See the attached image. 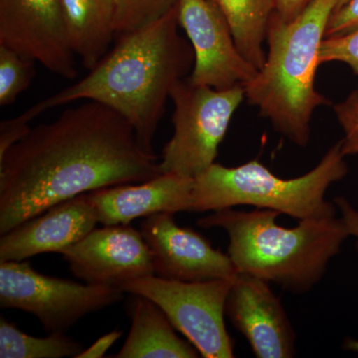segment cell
I'll return each mask as SVG.
<instances>
[{"label":"cell","instance_id":"cell-1","mask_svg":"<svg viewBox=\"0 0 358 358\" xmlns=\"http://www.w3.org/2000/svg\"><path fill=\"white\" fill-rule=\"evenodd\" d=\"M159 174V157L124 117L85 101L33 127L0 159V234L78 195Z\"/></svg>","mask_w":358,"mask_h":358},{"label":"cell","instance_id":"cell-2","mask_svg":"<svg viewBox=\"0 0 358 358\" xmlns=\"http://www.w3.org/2000/svg\"><path fill=\"white\" fill-rule=\"evenodd\" d=\"M179 28L176 6L152 24L117 37L114 48L86 76L35 103L20 117L30 124L47 110L94 101L124 117L141 147L154 152L152 140L171 90L194 66L192 44L181 36Z\"/></svg>","mask_w":358,"mask_h":358},{"label":"cell","instance_id":"cell-3","mask_svg":"<svg viewBox=\"0 0 358 358\" xmlns=\"http://www.w3.org/2000/svg\"><path fill=\"white\" fill-rule=\"evenodd\" d=\"M278 211L224 208L199 219L200 227L227 233V254L238 274L254 275L294 294L307 293L350 236L341 217L313 218L286 228Z\"/></svg>","mask_w":358,"mask_h":358},{"label":"cell","instance_id":"cell-4","mask_svg":"<svg viewBox=\"0 0 358 358\" xmlns=\"http://www.w3.org/2000/svg\"><path fill=\"white\" fill-rule=\"evenodd\" d=\"M336 0H313L300 16L268 23L266 62L244 86L245 98L278 133L301 148L310 138L313 112L329 100L315 89L320 49Z\"/></svg>","mask_w":358,"mask_h":358},{"label":"cell","instance_id":"cell-5","mask_svg":"<svg viewBox=\"0 0 358 358\" xmlns=\"http://www.w3.org/2000/svg\"><path fill=\"white\" fill-rule=\"evenodd\" d=\"M341 141L329 148L319 164L303 176L282 178L258 160L236 167L213 164L194 178L192 212L249 205L294 219L334 217L338 208L326 199L327 189L348 176Z\"/></svg>","mask_w":358,"mask_h":358},{"label":"cell","instance_id":"cell-6","mask_svg":"<svg viewBox=\"0 0 358 358\" xmlns=\"http://www.w3.org/2000/svg\"><path fill=\"white\" fill-rule=\"evenodd\" d=\"M245 98L243 86L218 90L193 83L189 76L171 90L173 138L164 145L159 169L195 178L215 164L219 145Z\"/></svg>","mask_w":358,"mask_h":358},{"label":"cell","instance_id":"cell-7","mask_svg":"<svg viewBox=\"0 0 358 358\" xmlns=\"http://www.w3.org/2000/svg\"><path fill=\"white\" fill-rule=\"evenodd\" d=\"M113 287L79 284L33 270L27 261L0 264V306L36 317L48 334H65L89 313L124 299Z\"/></svg>","mask_w":358,"mask_h":358},{"label":"cell","instance_id":"cell-8","mask_svg":"<svg viewBox=\"0 0 358 358\" xmlns=\"http://www.w3.org/2000/svg\"><path fill=\"white\" fill-rule=\"evenodd\" d=\"M233 282L221 279L182 282L152 275L124 284L121 289L155 301L201 357L232 358L234 345L224 315Z\"/></svg>","mask_w":358,"mask_h":358},{"label":"cell","instance_id":"cell-9","mask_svg":"<svg viewBox=\"0 0 358 358\" xmlns=\"http://www.w3.org/2000/svg\"><path fill=\"white\" fill-rule=\"evenodd\" d=\"M179 27L194 51L193 83L225 90L245 86L258 72L238 50L230 26L212 0H178Z\"/></svg>","mask_w":358,"mask_h":358},{"label":"cell","instance_id":"cell-10","mask_svg":"<svg viewBox=\"0 0 358 358\" xmlns=\"http://www.w3.org/2000/svg\"><path fill=\"white\" fill-rule=\"evenodd\" d=\"M0 44L57 76H77L60 0H0Z\"/></svg>","mask_w":358,"mask_h":358},{"label":"cell","instance_id":"cell-11","mask_svg":"<svg viewBox=\"0 0 358 358\" xmlns=\"http://www.w3.org/2000/svg\"><path fill=\"white\" fill-rule=\"evenodd\" d=\"M60 254L71 272L90 285L121 289L129 282L155 275L147 242L129 224L95 228Z\"/></svg>","mask_w":358,"mask_h":358},{"label":"cell","instance_id":"cell-12","mask_svg":"<svg viewBox=\"0 0 358 358\" xmlns=\"http://www.w3.org/2000/svg\"><path fill=\"white\" fill-rule=\"evenodd\" d=\"M173 215L157 213L141 223L155 275L182 282L236 279L238 273L229 255L213 248L196 231L178 226Z\"/></svg>","mask_w":358,"mask_h":358},{"label":"cell","instance_id":"cell-13","mask_svg":"<svg viewBox=\"0 0 358 358\" xmlns=\"http://www.w3.org/2000/svg\"><path fill=\"white\" fill-rule=\"evenodd\" d=\"M225 315L247 339L256 357L291 358L296 355V331L270 282L238 274L226 301Z\"/></svg>","mask_w":358,"mask_h":358},{"label":"cell","instance_id":"cell-14","mask_svg":"<svg viewBox=\"0 0 358 358\" xmlns=\"http://www.w3.org/2000/svg\"><path fill=\"white\" fill-rule=\"evenodd\" d=\"M96 223L88 193L65 200L2 234L0 262L24 261L50 252L61 253L95 229Z\"/></svg>","mask_w":358,"mask_h":358},{"label":"cell","instance_id":"cell-15","mask_svg":"<svg viewBox=\"0 0 358 358\" xmlns=\"http://www.w3.org/2000/svg\"><path fill=\"white\" fill-rule=\"evenodd\" d=\"M194 178L162 173L145 182L109 186L88 192L99 223L129 224L157 213L192 212Z\"/></svg>","mask_w":358,"mask_h":358},{"label":"cell","instance_id":"cell-16","mask_svg":"<svg viewBox=\"0 0 358 358\" xmlns=\"http://www.w3.org/2000/svg\"><path fill=\"white\" fill-rule=\"evenodd\" d=\"M129 303L131 327L117 358H195L199 350L179 338L166 313L141 294Z\"/></svg>","mask_w":358,"mask_h":358},{"label":"cell","instance_id":"cell-17","mask_svg":"<svg viewBox=\"0 0 358 358\" xmlns=\"http://www.w3.org/2000/svg\"><path fill=\"white\" fill-rule=\"evenodd\" d=\"M71 48L87 70L110 51L115 38L110 0H60Z\"/></svg>","mask_w":358,"mask_h":358},{"label":"cell","instance_id":"cell-18","mask_svg":"<svg viewBox=\"0 0 358 358\" xmlns=\"http://www.w3.org/2000/svg\"><path fill=\"white\" fill-rule=\"evenodd\" d=\"M230 26L238 50L260 70L266 62L263 44L268 23L275 11V0H212Z\"/></svg>","mask_w":358,"mask_h":358},{"label":"cell","instance_id":"cell-19","mask_svg":"<svg viewBox=\"0 0 358 358\" xmlns=\"http://www.w3.org/2000/svg\"><path fill=\"white\" fill-rule=\"evenodd\" d=\"M83 350L81 343L65 334H49L45 338H37L23 333L3 317L0 320L1 358H77Z\"/></svg>","mask_w":358,"mask_h":358},{"label":"cell","instance_id":"cell-20","mask_svg":"<svg viewBox=\"0 0 358 358\" xmlns=\"http://www.w3.org/2000/svg\"><path fill=\"white\" fill-rule=\"evenodd\" d=\"M115 37L152 24L169 13L178 0H110Z\"/></svg>","mask_w":358,"mask_h":358},{"label":"cell","instance_id":"cell-21","mask_svg":"<svg viewBox=\"0 0 358 358\" xmlns=\"http://www.w3.org/2000/svg\"><path fill=\"white\" fill-rule=\"evenodd\" d=\"M32 59L0 44V107L15 102L31 85L36 69Z\"/></svg>","mask_w":358,"mask_h":358},{"label":"cell","instance_id":"cell-22","mask_svg":"<svg viewBox=\"0 0 358 358\" xmlns=\"http://www.w3.org/2000/svg\"><path fill=\"white\" fill-rule=\"evenodd\" d=\"M319 60L320 65L329 62L345 63L358 75V29L322 40Z\"/></svg>","mask_w":358,"mask_h":358},{"label":"cell","instance_id":"cell-23","mask_svg":"<svg viewBox=\"0 0 358 358\" xmlns=\"http://www.w3.org/2000/svg\"><path fill=\"white\" fill-rule=\"evenodd\" d=\"M334 110L345 133L341 152L345 157L358 155V87L343 102L336 103Z\"/></svg>","mask_w":358,"mask_h":358},{"label":"cell","instance_id":"cell-24","mask_svg":"<svg viewBox=\"0 0 358 358\" xmlns=\"http://www.w3.org/2000/svg\"><path fill=\"white\" fill-rule=\"evenodd\" d=\"M358 29V0H350L334 9L327 22L324 38L341 36Z\"/></svg>","mask_w":358,"mask_h":358},{"label":"cell","instance_id":"cell-25","mask_svg":"<svg viewBox=\"0 0 358 358\" xmlns=\"http://www.w3.org/2000/svg\"><path fill=\"white\" fill-rule=\"evenodd\" d=\"M29 122L17 117L3 120L0 122V159L8 152L9 148L22 140L29 133Z\"/></svg>","mask_w":358,"mask_h":358},{"label":"cell","instance_id":"cell-26","mask_svg":"<svg viewBox=\"0 0 358 358\" xmlns=\"http://www.w3.org/2000/svg\"><path fill=\"white\" fill-rule=\"evenodd\" d=\"M341 219L345 224L346 229L350 237L355 239V246L358 251V208L355 206L345 197L338 196L334 200Z\"/></svg>","mask_w":358,"mask_h":358},{"label":"cell","instance_id":"cell-27","mask_svg":"<svg viewBox=\"0 0 358 358\" xmlns=\"http://www.w3.org/2000/svg\"><path fill=\"white\" fill-rule=\"evenodd\" d=\"M313 0H275L277 15L285 22H291L305 11Z\"/></svg>","mask_w":358,"mask_h":358},{"label":"cell","instance_id":"cell-28","mask_svg":"<svg viewBox=\"0 0 358 358\" xmlns=\"http://www.w3.org/2000/svg\"><path fill=\"white\" fill-rule=\"evenodd\" d=\"M122 331H115L101 336L95 343H93L87 350H84L83 352L80 353L77 358H101L106 355V352L112 348L115 341L122 336Z\"/></svg>","mask_w":358,"mask_h":358},{"label":"cell","instance_id":"cell-29","mask_svg":"<svg viewBox=\"0 0 358 358\" xmlns=\"http://www.w3.org/2000/svg\"><path fill=\"white\" fill-rule=\"evenodd\" d=\"M343 348L358 355V339L348 338L343 343Z\"/></svg>","mask_w":358,"mask_h":358},{"label":"cell","instance_id":"cell-30","mask_svg":"<svg viewBox=\"0 0 358 358\" xmlns=\"http://www.w3.org/2000/svg\"><path fill=\"white\" fill-rule=\"evenodd\" d=\"M350 1V0H336V8H338V7L345 6V3H348V2Z\"/></svg>","mask_w":358,"mask_h":358}]
</instances>
